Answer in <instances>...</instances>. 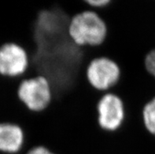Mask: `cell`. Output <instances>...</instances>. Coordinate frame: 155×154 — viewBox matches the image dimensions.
<instances>
[{"label":"cell","mask_w":155,"mask_h":154,"mask_svg":"<svg viewBox=\"0 0 155 154\" xmlns=\"http://www.w3.org/2000/svg\"><path fill=\"white\" fill-rule=\"evenodd\" d=\"M142 117L146 130L155 136V97L145 104L142 111Z\"/></svg>","instance_id":"cell-7"},{"label":"cell","mask_w":155,"mask_h":154,"mask_svg":"<svg viewBox=\"0 0 155 154\" xmlns=\"http://www.w3.org/2000/svg\"><path fill=\"white\" fill-rule=\"evenodd\" d=\"M98 123L106 131H117L125 119V107L120 96L111 91L102 94L97 104Z\"/></svg>","instance_id":"cell-4"},{"label":"cell","mask_w":155,"mask_h":154,"mask_svg":"<svg viewBox=\"0 0 155 154\" xmlns=\"http://www.w3.org/2000/svg\"><path fill=\"white\" fill-rule=\"evenodd\" d=\"M68 33L79 47H95L104 43L107 26L97 12L88 9L72 17L68 25Z\"/></svg>","instance_id":"cell-1"},{"label":"cell","mask_w":155,"mask_h":154,"mask_svg":"<svg viewBox=\"0 0 155 154\" xmlns=\"http://www.w3.org/2000/svg\"><path fill=\"white\" fill-rule=\"evenodd\" d=\"M25 154H56L43 146H36L32 147Z\"/></svg>","instance_id":"cell-10"},{"label":"cell","mask_w":155,"mask_h":154,"mask_svg":"<svg viewBox=\"0 0 155 154\" xmlns=\"http://www.w3.org/2000/svg\"><path fill=\"white\" fill-rule=\"evenodd\" d=\"M120 68L117 63L110 57H98L89 62L86 77L89 84L99 92L110 91L120 79Z\"/></svg>","instance_id":"cell-3"},{"label":"cell","mask_w":155,"mask_h":154,"mask_svg":"<svg viewBox=\"0 0 155 154\" xmlns=\"http://www.w3.org/2000/svg\"><path fill=\"white\" fill-rule=\"evenodd\" d=\"M25 135L20 125L11 122H0V152L18 154L23 149Z\"/></svg>","instance_id":"cell-6"},{"label":"cell","mask_w":155,"mask_h":154,"mask_svg":"<svg viewBox=\"0 0 155 154\" xmlns=\"http://www.w3.org/2000/svg\"><path fill=\"white\" fill-rule=\"evenodd\" d=\"M28 54L22 46L6 43L0 46V75L7 78L24 76L29 68Z\"/></svg>","instance_id":"cell-5"},{"label":"cell","mask_w":155,"mask_h":154,"mask_svg":"<svg viewBox=\"0 0 155 154\" xmlns=\"http://www.w3.org/2000/svg\"><path fill=\"white\" fill-rule=\"evenodd\" d=\"M18 97L28 110L39 113L52 101V87L49 80L41 75L24 78L18 86Z\"/></svg>","instance_id":"cell-2"},{"label":"cell","mask_w":155,"mask_h":154,"mask_svg":"<svg viewBox=\"0 0 155 154\" xmlns=\"http://www.w3.org/2000/svg\"><path fill=\"white\" fill-rule=\"evenodd\" d=\"M144 64L147 71L155 78V47L146 55Z\"/></svg>","instance_id":"cell-8"},{"label":"cell","mask_w":155,"mask_h":154,"mask_svg":"<svg viewBox=\"0 0 155 154\" xmlns=\"http://www.w3.org/2000/svg\"><path fill=\"white\" fill-rule=\"evenodd\" d=\"M85 1L89 9L91 10L104 7L110 2V0H85Z\"/></svg>","instance_id":"cell-9"}]
</instances>
